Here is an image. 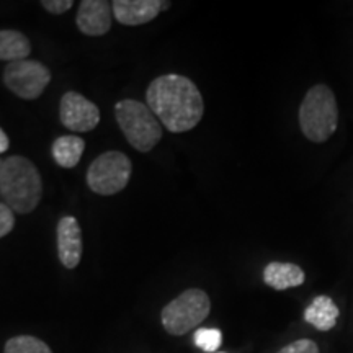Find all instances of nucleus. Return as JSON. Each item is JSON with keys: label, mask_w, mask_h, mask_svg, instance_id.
I'll return each instance as SVG.
<instances>
[{"label": "nucleus", "mask_w": 353, "mask_h": 353, "mask_svg": "<svg viewBox=\"0 0 353 353\" xmlns=\"http://www.w3.org/2000/svg\"><path fill=\"white\" fill-rule=\"evenodd\" d=\"M145 101L161 125L170 132L193 130L205 112L198 87L180 74H165L154 79L145 92Z\"/></svg>", "instance_id": "obj_1"}, {"label": "nucleus", "mask_w": 353, "mask_h": 353, "mask_svg": "<svg viewBox=\"0 0 353 353\" xmlns=\"http://www.w3.org/2000/svg\"><path fill=\"white\" fill-rule=\"evenodd\" d=\"M0 196L13 213L28 214L38 208L43 196V180L30 159L10 156L3 161Z\"/></svg>", "instance_id": "obj_2"}, {"label": "nucleus", "mask_w": 353, "mask_h": 353, "mask_svg": "<svg viewBox=\"0 0 353 353\" xmlns=\"http://www.w3.org/2000/svg\"><path fill=\"white\" fill-rule=\"evenodd\" d=\"M339 108L334 92L327 85L311 87L299 107V126L312 143H324L337 130Z\"/></svg>", "instance_id": "obj_3"}, {"label": "nucleus", "mask_w": 353, "mask_h": 353, "mask_svg": "<svg viewBox=\"0 0 353 353\" xmlns=\"http://www.w3.org/2000/svg\"><path fill=\"white\" fill-rule=\"evenodd\" d=\"M120 130L132 148L139 152H149L162 139V126L148 105L138 100H121L114 107Z\"/></svg>", "instance_id": "obj_4"}, {"label": "nucleus", "mask_w": 353, "mask_h": 353, "mask_svg": "<svg viewBox=\"0 0 353 353\" xmlns=\"http://www.w3.org/2000/svg\"><path fill=\"white\" fill-rule=\"evenodd\" d=\"M211 301L203 290L192 288L183 291L167 304L161 312L164 329L170 335H185L198 327L210 316Z\"/></svg>", "instance_id": "obj_5"}, {"label": "nucleus", "mask_w": 353, "mask_h": 353, "mask_svg": "<svg viewBox=\"0 0 353 353\" xmlns=\"http://www.w3.org/2000/svg\"><path fill=\"white\" fill-rule=\"evenodd\" d=\"M131 170V161L126 154L103 152L88 167L87 185L97 195H117L130 182Z\"/></svg>", "instance_id": "obj_6"}, {"label": "nucleus", "mask_w": 353, "mask_h": 353, "mask_svg": "<svg viewBox=\"0 0 353 353\" xmlns=\"http://www.w3.org/2000/svg\"><path fill=\"white\" fill-rule=\"evenodd\" d=\"M51 82V70L38 61H15L3 70V83L17 97L34 100Z\"/></svg>", "instance_id": "obj_7"}, {"label": "nucleus", "mask_w": 353, "mask_h": 353, "mask_svg": "<svg viewBox=\"0 0 353 353\" xmlns=\"http://www.w3.org/2000/svg\"><path fill=\"white\" fill-rule=\"evenodd\" d=\"M59 118L68 130L74 132H88L95 130L100 123V110L94 101L77 92H68L61 99Z\"/></svg>", "instance_id": "obj_8"}, {"label": "nucleus", "mask_w": 353, "mask_h": 353, "mask_svg": "<svg viewBox=\"0 0 353 353\" xmlns=\"http://www.w3.org/2000/svg\"><path fill=\"white\" fill-rule=\"evenodd\" d=\"M56 236L59 262L69 270H74L82 259V231L79 221L74 216L61 218L57 223Z\"/></svg>", "instance_id": "obj_9"}, {"label": "nucleus", "mask_w": 353, "mask_h": 353, "mask_svg": "<svg viewBox=\"0 0 353 353\" xmlns=\"http://www.w3.org/2000/svg\"><path fill=\"white\" fill-rule=\"evenodd\" d=\"M170 3L161 0H114V19L126 26H138L149 23L162 10H167Z\"/></svg>", "instance_id": "obj_10"}, {"label": "nucleus", "mask_w": 353, "mask_h": 353, "mask_svg": "<svg viewBox=\"0 0 353 353\" xmlns=\"http://www.w3.org/2000/svg\"><path fill=\"white\" fill-rule=\"evenodd\" d=\"M76 21L87 37H103L112 28V3L107 0H83Z\"/></svg>", "instance_id": "obj_11"}, {"label": "nucleus", "mask_w": 353, "mask_h": 353, "mask_svg": "<svg viewBox=\"0 0 353 353\" xmlns=\"http://www.w3.org/2000/svg\"><path fill=\"white\" fill-rule=\"evenodd\" d=\"M339 317H341V309L334 303L332 298L325 296V294L316 296L304 311V321L321 332L332 330Z\"/></svg>", "instance_id": "obj_12"}, {"label": "nucleus", "mask_w": 353, "mask_h": 353, "mask_svg": "<svg viewBox=\"0 0 353 353\" xmlns=\"http://www.w3.org/2000/svg\"><path fill=\"white\" fill-rule=\"evenodd\" d=\"M304 280H306V275L303 268L294 263L272 262L263 270L265 285L276 291L296 288L304 283Z\"/></svg>", "instance_id": "obj_13"}, {"label": "nucleus", "mask_w": 353, "mask_h": 353, "mask_svg": "<svg viewBox=\"0 0 353 353\" xmlns=\"http://www.w3.org/2000/svg\"><path fill=\"white\" fill-rule=\"evenodd\" d=\"M83 149H85V141L79 138V136L68 134L57 138L52 143L51 151L57 165L64 167V169H72L82 159Z\"/></svg>", "instance_id": "obj_14"}, {"label": "nucleus", "mask_w": 353, "mask_h": 353, "mask_svg": "<svg viewBox=\"0 0 353 353\" xmlns=\"http://www.w3.org/2000/svg\"><path fill=\"white\" fill-rule=\"evenodd\" d=\"M32 52L30 39L15 30H0V61L8 64L15 61H25Z\"/></svg>", "instance_id": "obj_15"}, {"label": "nucleus", "mask_w": 353, "mask_h": 353, "mask_svg": "<svg viewBox=\"0 0 353 353\" xmlns=\"http://www.w3.org/2000/svg\"><path fill=\"white\" fill-rule=\"evenodd\" d=\"M3 353H52V350L41 339L33 335H17L8 339Z\"/></svg>", "instance_id": "obj_16"}, {"label": "nucleus", "mask_w": 353, "mask_h": 353, "mask_svg": "<svg viewBox=\"0 0 353 353\" xmlns=\"http://www.w3.org/2000/svg\"><path fill=\"white\" fill-rule=\"evenodd\" d=\"M193 342L203 352L216 353L223 343V334L218 329H198L193 335Z\"/></svg>", "instance_id": "obj_17"}, {"label": "nucleus", "mask_w": 353, "mask_h": 353, "mask_svg": "<svg viewBox=\"0 0 353 353\" xmlns=\"http://www.w3.org/2000/svg\"><path fill=\"white\" fill-rule=\"evenodd\" d=\"M276 353H321V352L314 341H311V339H299V341L288 343V345L281 348V350H278Z\"/></svg>", "instance_id": "obj_18"}, {"label": "nucleus", "mask_w": 353, "mask_h": 353, "mask_svg": "<svg viewBox=\"0 0 353 353\" xmlns=\"http://www.w3.org/2000/svg\"><path fill=\"white\" fill-rule=\"evenodd\" d=\"M15 226V214L6 203H0V239L12 232Z\"/></svg>", "instance_id": "obj_19"}, {"label": "nucleus", "mask_w": 353, "mask_h": 353, "mask_svg": "<svg viewBox=\"0 0 353 353\" xmlns=\"http://www.w3.org/2000/svg\"><path fill=\"white\" fill-rule=\"evenodd\" d=\"M41 6L46 8L48 12L52 13V15H61V13L70 10V7H72L74 3L72 0H43Z\"/></svg>", "instance_id": "obj_20"}, {"label": "nucleus", "mask_w": 353, "mask_h": 353, "mask_svg": "<svg viewBox=\"0 0 353 353\" xmlns=\"http://www.w3.org/2000/svg\"><path fill=\"white\" fill-rule=\"evenodd\" d=\"M8 145H10V139L6 134V131L0 128V154H3L6 151H8Z\"/></svg>", "instance_id": "obj_21"}, {"label": "nucleus", "mask_w": 353, "mask_h": 353, "mask_svg": "<svg viewBox=\"0 0 353 353\" xmlns=\"http://www.w3.org/2000/svg\"><path fill=\"white\" fill-rule=\"evenodd\" d=\"M2 164H3V161H2V159H0V170H2Z\"/></svg>", "instance_id": "obj_22"}, {"label": "nucleus", "mask_w": 353, "mask_h": 353, "mask_svg": "<svg viewBox=\"0 0 353 353\" xmlns=\"http://www.w3.org/2000/svg\"><path fill=\"white\" fill-rule=\"evenodd\" d=\"M216 353H224V352H216Z\"/></svg>", "instance_id": "obj_23"}]
</instances>
